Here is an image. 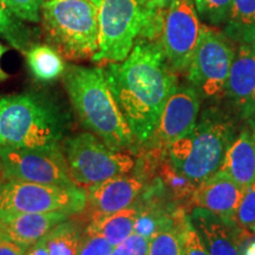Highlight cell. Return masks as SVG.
I'll use <instances>...</instances> for the list:
<instances>
[{"mask_svg": "<svg viewBox=\"0 0 255 255\" xmlns=\"http://www.w3.org/2000/svg\"><path fill=\"white\" fill-rule=\"evenodd\" d=\"M6 51H7V47H6L5 45H2V44L0 43V82L5 81V79L8 77L7 73H6L1 68V59H2V56H4L6 53Z\"/></svg>", "mask_w": 255, "mask_h": 255, "instance_id": "35", "label": "cell"}, {"mask_svg": "<svg viewBox=\"0 0 255 255\" xmlns=\"http://www.w3.org/2000/svg\"><path fill=\"white\" fill-rule=\"evenodd\" d=\"M246 188L229 175L218 170L196 186L191 202L196 207L210 210L226 222L235 225V216Z\"/></svg>", "mask_w": 255, "mask_h": 255, "instance_id": "14", "label": "cell"}, {"mask_svg": "<svg viewBox=\"0 0 255 255\" xmlns=\"http://www.w3.org/2000/svg\"><path fill=\"white\" fill-rule=\"evenodd\" d=\"M103 70L135 142L148 143L168 98L177 87L161 41L137 38L123 62L107 64Z\"/></svg>", "mask_w": 255, "mask_h": 255, "instance_id": "1", "label": "cell"}, {"mask_svg": "<svg viewBox=\"0 0 255 255\" xmlns=\"http://www.w3.org/2000/svg\"><path fill=\"white\" fill-rule=\"evenodd\" d=\"M248 122H250V129L252 130V133H253L254 139H255V116L248 120Z\"/></svg>", "mask_w": 255, "mask_h": 255, "instance_id": "37", "label": "cell"}, {"mask_svg": "<svg viewBox=\"0 0 255 255\" xmlns=\"http://www.w3.org/2000/svg\"><path fill=\"white\" fill-rule=\"evenodd\" d=\"M148 245V239L132 233L123 242L115 246L110 255H146Z\"/></svg>", "mask_w": 255, "mask_h": 255, "instance_id": "31", "label": "cell"}, {"mask_svg": "<svg viewBox=\"0 0 255 255\" xmlns=\"http://www.w3.org/2000/svg\"><path fill=\"white\" fill-rule=\"evenodd\" d=\"M62 149L70 176L79 187H89L119 175L129 174L136 164L131 156L114 150L90 132L68 136Z\"/></svg>", "mask_w": 255, "mask_h": 255, "instance_id": "6", "label": "cell"}, {"mask_svg": "<svg viewBox=\"0 0 255 255\" xmlns=\"http://www.w3.org/2000/svg\"><path fill=\"white\" fill-rule=\"evenodd\" d=\"M0 169L7 181L76 186L63 149H15L0 146Z\"/></svg>", "mask_w": 255, "mask_h": 255, "instance_id": "10", "label": "cell"}, {"mask_svg": "<svg viewBox=\"0 0 255 255\" xmlns=\"http://www.w3.org/2000/svg\"><path fill=\"white\" fill-rule=\"evenodd\" d=\"M253 116H255V113H254V115H253ZM253 116H252V117H253ZM252 117H251V119H252ZM248 120H250V119H248Z\"/></svg>", "mask_w": 255, "mask_h": 255, "instance_id": "39", "label": "cell"}, {"mask_svg": "<svg viewBox=\"0 0 255 255\" xmlns=\"http://www.w3.org/2000/svg\"><path fill=\"white\" fill-rule=\"evenodd\" d=\"M143 25L136 0H98V51L95 63H120L129 56Z\"/></svg>", "mask_w": 255, "mask_h": 255, "instance_id": "8", "label": "cell"}, {"mask_svg": "<svg viewBox=\"0 0 255 255\" xmlns=\"http://www.w3.org/2000/svg\"><path fill=\"white\" fill-rule=\"evenodd\" d=\"M225 33L240 44L255 41V0H233Z\"/></svg>", "mask_w": 255, "mask_h": 255, "instance_id": "22", "label": "cell"}, {"mask_svg": "<svg viewBox=\"0 0 255 255\" xmlns=\"http://www.w3.org/2000/svg\"><path fill=\"white\" fill-rule=\"evenodd\" d=\"M143 175H119L85 188L90 216L111 214L136 202L144 188Z\"/></svg>", "mask_w": 255, "mask_h": 255, "instance_id": "13", "label": "cell"}, {"mask_svg": "<svg viewBox=\"0 0 255 255\" xmlns=\"http://www.w3.org/2000/svg\"><path fill=\"white\" fill-rule=\"evenodd\" d=\"M200 95L191 85H178L168 98L149 142L167 150L171 143L187 136L196 126Z\"/></svg>", "mask_w": 255, "mask_h": 255, "instance_id": "12", "label": "cell"}, {"mask_svg": "<svg viewBox=\"0 0 255 255\" xmlns=\"http://www.w3.org/2000/svg\"><path fill=\"white\" fill-rule=\"evenodd\" d=\"M175 0H149L143 8V25L138 38L149 40H159L164 15Z\"/></svg>", "mask_w": 255, "mask_h": 255, "instance_id": "25", "label": "cell"}, {"mask_svg": "<svg viewBox=\"0 0 255 255\" xmlns=\"http://www.w3.org/2000/svg\"><path fill=\"white\" fill-rule=\"evenodd\" d=\"M235 223L245 235H255V182L246 188L235 216Z\"/></svg>", "mask_w": 255, "mask_h": 255, "instance_id": "28", "label": "cell"}, {"mask_svg": "<svg viewBox=\"0 0 255 255\" xmlns=\"http://www.w3.org/2000/svg\"><path fill=\"white\" fill-rule=\"evenodd\" d=\"M70 126L69 110L47 92L25 91L0 97V146L62 148Z\"/></svg>", "mask_w": 255, "mask_h": 255, "instance_id": "2", "label": "cell"}, {"mask_svg": "<svg viewBox=\"0 0 255 255\" xmlns=\"http://www.w3.org/2000/svg\"><path fill=\"white\" fill-rule=\"evenodd\" d=\"M69 218H71L69 214L59 212L23 213L0 216V232L27 248L45 238L51 229Z\"/></svg>", "mask_w": 255, "mask_h": 255, "instance_id": "17", "label": "cell"}, {"mask_svg": "<svg viewBox=\"0 0 255 255\" xmlns=\"http://www.w3.org/2000/svg\"><path fill=\"white\" fill-rule=\"evenodd\" d=\"M25 56L30 72L39 82L56 81L65 71L66 65L62 55L50 44H33Z\"/></svg>", "mask_w": 255, "mask_h": 255, "instance_id": "20", "label": "cell"}, {"mask_svg": "<svg viewBox=\"0 0 255 255\" xmlns=\"http://www.w3.org/2000/svg\"><path fill=\"white\" fill-rule=\"evenodd\" d=\"M88 206L87 189L79 186H56L20 181L0 184V216L23 213L82 214Z\"/></svg>", "mask_w": 255, "mask_h": 255, "instance_id": "7", "label": "cell"}, {"mask_svg": "<svg viewBox=\"0 0 255 255\" xmlns=\"http://www.w3.org/2000/svg\"><path fill=\"white\" fill-rule=\"evenodd\" d=\"M189 218L209 255H241L242 239L238 226L201 207L191 210Z\"/></svg>", "mask_w": 255, "mask_h": 255, "instance_id": "16", "label": "cell"}, {"mask_svg": "<svg viewBox=\"0 0 255 255\" xmlns=\"http://www.w3.org/2000/svg\"><path fill=\"white\" fill-rule=\"evenodd\" d=\"M235 138L232 121L221 111L206 110L193 131L168 146V158L184 176L199 184L215 174Z\"/></svg>", "mask_w": 255, "mask_h": 255, "instance_id": "4", "label": "cell"}, {"mask_svg": "<svg viewBox=\"0 0 255 255\" xmlns=\"http://www.w3.org/2000/svg\"><path fill=\"white\" fill-rule=\"evenodd\" d=\"M225 96L242 117L255 113V41L241 44L235 53L226 83Z\"/></svg>", "mask_w": 255, "mask_h": 255, "instance_id": "15", "label": "cell"}, {"mask_svg": "<svg viewBox=\"0 0 255 255\" xmlns=\"http://www.w3.org/2000/svg\"><path fill=\"white\" fill-rule=\"evenodd\" d=\"M11 13L19 20L31 24L40 23L41 5L44 0H2Z\"/></svg>", "mask_w": 255, "mask_h": 255, "instance_id": "29", "label": "cell"}, {"mask_svg": "<svg viewBox=\"0 0 255 255\" xmlns=\"http://www.w3.org/2000/svg\"><path fill=\"white\" fill-rule=\"evenodd\" d=\"M241 255H255V240L252 241L251 244H248L246 248L242 251Z\"/></svg>", "mask_w": 255, "mask_h": 255, "instance_id": "36", "label": "cell"}, {"mask_svg": "<svg viewBox=\"0 0 255 255\" xmlns=\"http://www.w3.org/2000/svg\"><path fill=\"white\" fill-rule=\"evenodd\" d=\"M62 77L83 127L114 150L132 149L135 138L110 90L103 68L68 65Z\"/></svg>", "mask_w": 255, "mask_h": 255, "instance_id": "3", "label": "cell"}, {"mask_svg": "<svg viewBox=\"0 0 255 255\" xmlns=\"http://www.w3.org/2000/svg\"><path fill=\"white\" fill-rule=\"evenodd\" d=\"M26 248L0 232V255H25Z\"/></svg>", "mask_w": 255, "mask_h": 255, "instance_id": "33", "label": "cell"}, {"mask_svg": "<svg viewBox=\"0 0 255 255\" xmlns=\"http://www.w3.org/2000/svg\"><path fill=\"white\" fill-rule=\"evenodd\" d=\"M186 215L177 214L173 225L161 228L152 235L146 255H184L182 225Z\"/></svg>", "mask_w": 255, "mask_h": 255, "instance_id": "23", "label": "cell"}, {"mask_svg": "<svg viewBox=\"0 0 255 255\" xmlns=\"http://www.w3.org/2000/svg\"><path fill=\"white\" fill-rule=\"evenodd\" d=\"M84 234L82 223L69 218L51 229L44 239L50 255H78Z\"/></svg>", "mask_w": 255, "mask_h": 255, "instance_id": "21", "label": "cell"}, {"mask_svg": "<svg viewBox=\"0 0 255 255\" xmlns=\"http://www.w3.org/2000/svg\"><path fill=\"white\" fill-rule=\"evenodd\" d=\"M136 1H137V2H138V4H139V5H141L143 8H144V7H145V5H146V4H148V1H149V0H136Z\"/></svg>", "mask_w": 255, "mask_h": 255, "instance_id": "38", "label": "cell"}, {"mask_svg": "<svg viewBox=\"0 0 255 255\" xmlns=\"http://www.w3.org/2000/svg\"><path fill=\"white\" fill-rule=\"evenodd\" d=\"M114 246L98 235L85 233L78 255H110Z\"/></svg>", "mask_w": 255, "mask_h": 255, "instance_id": "32", "label": "cell"}, {"mask_svg": "<svg viewBox=\"0 0 255 255\" xmlns=\"http://www.w3.org/2000/svg\"><path fill=\"white\" fill-rule=\"evenodd\" d=\"M182 240L184 255H209L202 239L194 228L189 216H186L182 225Z\"/></svg>", "mask_w": 255, "mask_h": 255, "instance_id": "30", "label": "cell"}, {"mask_svg": "<svg viewBox=\"0 0 255 255\" xmlns=\"http://www.w3.org/2000/svg\"><path fill=\"white\" fill-rule=\"evenodd\" d=\"M161 182L167 187L168 191L177 200H191L194 191L196 189V184L189 178L181 174L176 168L171 164L168 157L162 162L161 170H159Z\"/></svg>", "mask_w": 255, "mask_h": 255, "instance_id": "26", "label": "cell"}, {"mask_svg": "<svg viewBox=\"0 0 255 255\" xmlns=\"http://www.w3.org/2000/svg\"><path fill=\"white\" fill-rule=\"evenodd\" d=\"M25 255H50L45 239H40L39 241L34 242L31 246H28L26 248V252H25Z\"/></svg>", "mask_w": 255, "mask_h": 255, "instance_id": "34", "label": "cell"}, {"mask_svg": "<svg viewBox=\"0 0 255 255\" xmlns=\"http://www.w3.org/2000/svg\"><path fill=\"white\" fill-rule=\"evenodd\" d=\"M0 37L15 50L24 53L33 45L31 31L24 21L11 13L2 0H0Z\"/></svg>", "mask_w": 255, "mask_h": 255, "instance_id": "24", "label": "cell"}, {"mask_svg": "<svg viewBox=\"0 0 255 255\" xmlns=\"http://www.w3.org/2000/svg\"><path fill=\"white\" fill-rule=\"evenodd\" d=\"M40 23L66 58L92 59L98 51V0H44Z\"/></svg>", "mask_w": 255, "mask_h": 255, "instance_id": "5", "label": "cell"}, {"mask_svg": "<svg viewBox=\"0 0 255 255\" xmlns=\"http://www.w3.org/2000/svg\"><path fill=\"white\" fill-rule=\"evenodd\" d=\"M137 213L138 206L135 202L120 212L92 215L90 216V222L85 227V233L102 237L115 247L133 233Z\"/></svg>", "mask_w": 255, "mask_h": 255, "instance_id": "19", "label": "cell"}, {"mask_svg": "<svg viewBox=\"0 0 255 255\" xmlns=\"http://www.w3.org/2000/svg\"><path fill=\"white\" fill-rule=\"evenodd\" d=\"M235 51L223 34L202 26L199 43L188 68L190 85L200 97L218 100L225 95Z\"/></svg>", "mask_w": 255, "mask_h": 255, "instance_id": "9", "label": "cell"}, {"mask_svg": "<svg viewBox=\"0 0 255 255\" xmlns=\"http://www.w3.org/2000/svg\"><path fill=\"white\" fill-rule=\"evenodd\" d=\"M201 28L194 0H175L167 9L159 41L174 71L189 68Z\"/></svg>", "mask_w": 255, "mask_h": 255, "instance_id": "11", "label": "cell"}, {"mask_svg": "<svg viewBox=\"0 0 255 255\" xmlns=\"http://www.w3.org/2000/svg\"><path fill=\"white\" fill-rule=\"evenodd\" d=\"M233 0H194L197 14L213 26L228 20Z\"/></svg>", "mask_w": 255, "mask_h": 255, "instance_id": "27", "label": "cell"}, {"mask_svg": "<svg viewBox=\"0 0 255 255\" xmlns=\"http://www.w3.org/2000/svg\"><path fill=\"white\" fill-rule=\"evenodd\" d=\"M219 170L245 188L255 182V139L250 128H244L235 137Z\"/></svg>", "mask_w": 255, "mask_h": 255, "instance_id": "18", "label": "cell"}]
</instances>
